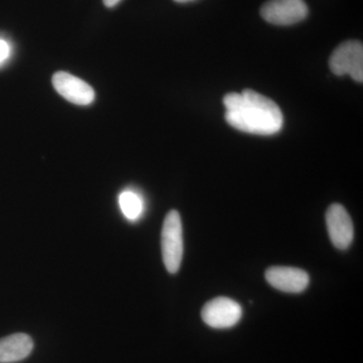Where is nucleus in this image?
<instances>
[{"mask_svg":"<svg viewBox=\"0 0 363 363\" xmlns=\"http://www.w3.org/2000/svg\"><path fill=\"white\" fill-rule=\"evenodd\" d=\"M229 125L243 133L272 135L283 128L284 116L276 102L250 89L229 93L223 98Z\"/></svg>","mask_w":363,"mask_h":363,"instance_id":"1","label":"nucleus"},{"mask_svg":"<svg viewBox=\"0 0 363 363\" xmlns=\"http://www.w3.org/2000/svg\"><path fill=\"white\" fill-rule=\"evenodd\" d=\"M183 252L181 216L176 210H171L164 218L162 229V260L169 274H176L180 269Z\"/></svg>","mask_w":363,"mask_h":363,"instance_id":"2","label":"nucleus"},{"mask_svg":"<svg viewBox=\"0 0 363 363\" xmlns=\"http://www.w3.org/2000/svg\"><path fill=\"white\" fill-rule=\"evenodd\" d=\"M329 66L335 75H350L357 82L363 81V45L359 40H347L332 52Z\"/></svg>","mask_w":363,"mask_h":363,"instance_id":"3","label":"nucleus"},{"mask_svg":"<svg viewBox=\"0 0 363 363\" xmlns=\"http://www.w3.org/2000/svg\"><path fill=\"white\" fill-rule=\"evenodd\" d=\"M309 13L304 0H269L260 9V16L276 26H292L307 18Z\"/></svg>","mask_w":363,"mask_h":363,"instance_id":"4","label":"nucleus"},{"mask_svg":"<svg viewBox=\"0 0 363 363\" xmlns=\"http://www.w3.org/2000/svg\"><path fill=\"white\" fill-rule=\"evenodd\" d=\"M201 316L203 321L212 328H230L240 322L242 308L233 298H215L204 305Z\"/></svg>","mask_w":363,"mask_h":363,"instance_id":"5","label":"nucleus"},{"mask_svg":"<svg viewBox=\"0 0 363 363\" xmlns=\"http://www.w3.org/2000/svg\"><path fill=\"white\" fill-rule=\"evenodd\" d=\"M326 224L332 245L340 250H347L352 243L354 229L345 208L337 203L332 204L326 212Z\"/></svg>","mask_w":363,"mask_h":363,"instance_id":"6","label":"nucleus"},{"mask_svg":"<svg viewBox=\"0 0 363 363\" xmlns=\"http://www.w3.org/2000/svg\"><path fill=\"white\" fill-rule=\"evenodd\" d=\"M55 89L61 96L76 105H89L94 101L95 92L85 81L67 72L60 71L52 79Z\"/></svg>","mask_w":363,"mask_h":363,"instance_id":"7","label":"nucleus"},{"mask_svg":"<svg viewBox=\"0 0 363 363\" xmlns=\"http://www.w3.org/2000/svg\"><path fill=\"white\" fill-rule=\"evenodd\" d=\"M266 279L277 290L290 294L304 292L310 283L307 272L291 267H269L266 272Z\"/></svg>","mask_w":363,"mask_h":363,"instance_id":"8","label":"nucleus"},{"mask_svg":"<svg viewBox=\"0 0 363 363\" xmlns=\"http://www.w3.org/2000/svg\"><path fill=\"white\" fill-rule=\"evenodd\" d=\"M33 341L25 333H16L0 339V363L21 362L30 354Z\"/></svg>","mask_w":363,"mask_h":363,"instance_id":"9","label":"nucleus"},{"mask_svg":"<svg viewBox=\"0 0 363 363\" xmlns=\"http://www.w3.org/2000/svg\"><path fill=\"white\" fill-rule=\"evenodd\" d=\"M119 206L124 216L130 221H135L142 216L143 202L142 197L133 191H124L119 196Z\"/></svg>","mask_w":363,"mask_h":363,"instance_id":"10","label":"nucleus"},{"mask_svg":"<svg viewBox=\"0 0 363 363\" xmlns=\"http://www.w3.org/2000/svg\"><path fill=\"white\" fill-rule=\"evenodd\" d=\"M9 52H11V48L7 44L6 40H0V63L6 61L7 57H9Z\"/></svg>","mask_w":363,"mask_h":363,"instance_id":"11","label":"nucleus"},{"mask_svg":"<svg viewBox=\"0 0 363 363\" xmlns=\"http://www.w3.org/2000/svg\"><path fill=\"white\" fill-rule=\"evenodd\" d=\"M121 1V0H104V4L106 7H114Z\"/></svg>","mask_w":363,"mask_h":363,"instance_id":"12","label":"nucleus"},{"mask_svg":"<svg viewBox=\"0 0 363 363\" xmlns=\"http://www.w3.org/2000/svg\"><path fill=\"white\" fill-rule=\"evenodd\" d=\"M174 1L178 2V4H186V2L193 1V0H174Z\"/></svg>","mask_w":363,"mask_h":363,"instance_id":"13","label":"nucleus"}]
</instances>
